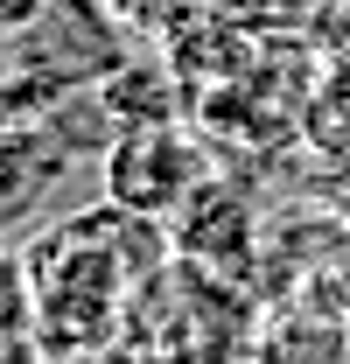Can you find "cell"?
I'll use <instances>...</instances> for the list:
<instances>
[{"mask_svg": "<svg viewBox=\"0 0 350 364\" xmlns=\"http://www.w3.org/2000/svg\"><path fill=\"white\" fill-rule=\"evenodd\" d=\"M98 218H78L56 231L43 252H56V280H36V336L49 350H98L120 316V259L112 245H98Z\"/></svg>", "mask_w": 350, "mask_h": 364, "instance_id": "6da1fadb", "label": "cell"}, {"mask_svg": "<svg viewBox=\"0 0 350 364\" xmlns=\"http://www.w3.org/2000/svg\"><path fill=\"white\" fill-rule=\"evenodd\" d=\"M0 336H36V273L21 252H0Z\"/></svg>", "mask_w": 350, "mask_h": 364, "instance_id": "277c9868", "label": "cell"}, {"mask_svg": "<svg viewBox=\"0 0 350 364\" xmlns=\"http://www.w3.org/2000/svg\"><path fill=\"white\" fill-rule=\"evenodd\" d=\"M196 176H203V161H196V147L182 134H169V119H140L105 154V189H112V203L127 218H161V210H175L196 189Z\"/></svg>", "mask_w": 350, "mask_h": 364, "instance_id": "7a4b0ae2", "label": "cell"}, {"mask_svg": "<svg viewBox=\"0 0 350 364\" xmlns=\"http://www.w3.org/2000/svg\"><path fill=\"white\" fill-rule=\"evenodd\" d=\"M63 176V147L43 127H0V218H21Z\"/></svg>", "mask_w": 350, "mask_h": 364, "instance_id": "3957f363", "label": "cell"}]
</instances>
